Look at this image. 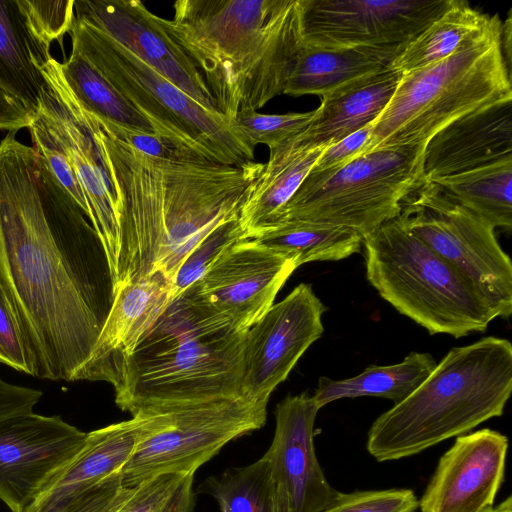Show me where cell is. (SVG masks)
<instances>
[{"label": "cell", "mask_w": 512, "mask_h": 512, "mask_svg": "<svg viewBox=\"0 0 512 512\" xmlns=\"http://www.w3.org/2000/svg\"><path fill=\"white\" fill-rule=\"evenodd\" d=\"M15 132L0 141V287L34 377L72 381L109 314L113 280L88 218Z\"/></svg>", "instance_id": "1"}, {"label": "cell", "mask_w": 512, "mask_h": 512, "mask_svg": "<svg viewBox=\"0 0 512 512\" xmlns=\"http://www.w3.org/2000/svg\"><path fill=\"white\" fill-rule=\"evenodd\" d=\"M121 232L114 291L162 272L172 283L188 253L223 222L240 216L264 163L242 166L143 154L99 124Z\"/></svg>", "instance_id": "2"}, {"label": "cell", "mask_w": 512, "mask_h": 512, "mask_svg": "<svg viewBox=\"0 0 512 512\" xmlns=\"http://www.w3.org/2000/svg\"><path fill=\"white\" fill-rule=\"evenodd\" d=\"M302 11L303 0H178L163 25L231 121L283 94L303 45Z\"/></svg>", "instance_id": "3"}, {"label": "cell", "mask_w": 512, "mask_h": 512, "mask_svg": "<svg viewBox=\"0 0 512 512\" xmlns=\"http://www.w3.org/2000/svg\"><path fill=\"white\" fill-rule=\"evenodd\" d=\"M245 334L184 291L123 361L112 384L115 403L133 414L158 405L241 397Z\"/></svg>", "instance_id": "4"}, {"label": "cell", "mask_w": 512, "mask_h": 512, "mask_svg": "<svg viewBox=\"0 0 512 512\" xmlns=\"http://www.w3.org/2000/svg\"><path fill=\"white\" fill-rule=\"evenodd\" d=\"M512 391V345L483 337L453 347L405 400L371 425L367 450L377 461L409 457L503 414Z\"/></svg>", "instance_id": "5"}, {"label": "cell", "mask_w": 512, "mask_h": 512, "mask_svg": "<svg viewBox=\"0 0 512 512\" xmlns=\"http://www.w3.org/2000/svg\"><path fill=\"white\" fill-rule=\"evenodd\" d=\"M502 22L487 23L447 58L406 74L386 108L371 124L364 153L397 145L427 143L458 118L512 100L511 73L501 49Z\"/></svg>", "instance_id": "6"}, {"label": "cell", "mask_w": 512, "mask_h": 512, "mask_svg": "<svg viewBox=\"0 0 512 512\" xmlns=\"http://www.w3.org/2000/svg\"><path fill=\"white\" fill-rule=\"evenodd\" d=\"M366 277L399 313L430 334L483 332L496 311L456 268L413 235L399 215L363 238Z\"/></svg>", "instance_id": "7"}, {"label": "cell", "mask_w": 512, "mask_h": 512, "mask_svg": "<svg viewBox=\"0 0 512 512\" xmlns=\"http://www.w3.org/2000/svg\"><path fill=\"white\" fill-rule=\"evenodd\" d=\"M78 49L153 124L157 134L204 159L242 166L253 147L220 113L205 109L162 74L96 27L75 18Z\"/></svg>", "instance_id": "8"}, {"label": "cell", "mask_w": 512, "mask_h": 512, "mask_svg": "<svg viewBox=\"0 0 512 512\" xmlns=\"http://www.w3.org/2000/svg\"><path fill=\"white\" fill-rule=\"evenodd\" d=\"M425 145L384 147L337 170L310 172L277 223L298 219L331 224L365 238L398 217L404 200L425 181Z\"/></svg>", "instance_id": "9"}, {"label": "cell", "mask_w": 512, "mask_h": 512, "mask_svg": "<svg viewBox=\"0 0 512 512\" xmlns=\"http://www.w3.org/2000/svg\"><path fill=\"white\" fill-rule=\"evenodd\" d=\"M267 404L234 397L137 410L138 440L120 470L122 484L132 488L160 474H195L226 444L262 428Z\"/></svg>", "instance_id": "10"}, {"label": "cell", "mask_w": 512, "mask_h": 512, "mask_svg": "<svg viewBox=\"0 0 512 512\" xmlns=\"http://www.w3.org/2000/svg\"><path fill=\"white\" fill-rule=\"evenodd\" d=\"M400 216L425 242L487 299L498 317L512 313V264L495 228L425 180L403 202Z\"/></svg>", "instance_id": "11"}, {"label": "cell", "mask_w": 512, "mask_h": 512, "mask_svg": "<svg viewBox=\"0 0 512 512\" xmlns=\"http://www.w3.org/2000/svg\"><path fill=\"white\" fill-rule=\"evenodd\" d=\"M60 64L51 57L42 68L45 87L38 109L54 127L81 187L87 207L86 217L101 241L115 286L121 232L113 182L98 137L99 123L75 99L64 80Z\"/></svg>", "instance_id": "12"}, {"label": "cell", "mask_w": 512, "mask_h": 512, "mask_svg": "<svg viewBox=\"0 0 512 512\" xmlns=\"http://www.w3.org/2000/svg\"><path fill=\"white\" fill-rule=\"evenodd\" d=\"M455 0H303L306 46L368 48L395 58Z\"/></svg>", "instance_id": "13"}, {"label": "cell", "mask_w": 512, "mask_h": 512, "mask_svg": "<svg viewBox=\"0 0 512 512\" xmlns=\"http://www.w3.org/2000/svg\"><path fill=\"white\" fill-rule=\"evenodd\" d=\"M325 311L312 286L301 283L246 331L241 397L268 403L275 388L322 336Z\"/></svg>", "instance_id": "14"}, {"label": "cell", "mask_w": 512, "mask_h": 512, "mask_svg": "<svg viewBox=\"0 0 512 512\" xmlns=\"http://www.w3.org/2000/svg\"><path fill=\"white\" fill-rule=\"evenodd\" d=\"M297 268L293 258L254 239H241L226 248L185 291L234 329L244 332L270 309Z\"/></svg>", "instance_id": "15"}, {"label": "cell", "mask_w": 512, "mask_h": 512, "mask_svg": "<svg viewBox=\"0 0 512 512\" xmlns=\"http://www.w3.org/2000/svg\"><path fill=\"white\" fill-rule=\"evenodd\" d=\"M86 432L33 412L0 422V499L25 512L82 448Z\"/></svg>", "instance_id": "16"}, {"label": "cell", "mask_w": 512, "mask_h": 512, "mask_svg": "<svg viewBox=\"0 0 512 512\" xmlns=\"http://www.w3.org/2000/svg\"><path fill=\"white\" fill-rule=\"evenodd\" d=\"M74 12L77 20L126 47L205 109L220 113L192 59L167 32L163 18L141 1L74 0Z\"/></svg>", "instance_id": "17"}, {"label": "cell", "mask_w": 512, "mask_h": 512, "mask_svg": "<svg viewBox=\"0 0 512 512\" xmlns=\"http://www.w3.org/2000/svg\"><path fill=\"white\" fill-rule=\"evenodd\" d=\"M320 410L313 395H288L275 409V432L264 454L279 512H321L339 494L321 469L314 447Z\"/></svg>", "instance_id": "18"}, {"label": "cell", "mask_w": 512, "mask_h": 512, "mask_svg": "<svg viewBox=\"0 0 512 512\" xmlns=\"http://www.w3.org/2000/svg\"><path fill=\"white\" fill-rule=\"evenodd\" d=\"M508 438L489 428L466 433L439 459L419 500L421 512H481L504 480Z\"/></svg>", "instance_id": "19"}, {"label": "cell", "mask_w": 512, "mask_h": 512, "mask_svg": "<svg viewBox=\"0 0 512 512\" xmlns=\"http://www.w3.org/2000/svg\"><path fill=\"white\" fill-rule=\"evenodd\" d=\"M171 301V282L160 271L117 286L109 314L72 381L113 384L125 358Z\"/></svg>", "instance_id": "20"}, {"label": "cell", "mask_w": 512, "mask_h": 512, "mask_svg": "<svg viewBox=\"0 0 512 512\" xmlns=\"http://www.w3.org/2000/svg\"><path fill=\"white\" fill-rule=\"evenodd\" d=\"M512 155V100L485 106L451 122L425 145V180L434 181Z\"/></svg>", "instance_id": "21"}, {"label": "cell", "mask_w": 512, "mask_h": 512, "mask_svg": "<svg viewBox=\"0 0 512 512\" xmlns=\"http://www.w3.org/2000/svg\"><path fill=\"white\" fill-rule=\"evenodd\" d=\"M400 78L401 73L388 65L326 93L299 139L310 146H329L372 124L388 105Z\"/></svg>", "instance_id": "22"}, {"label": "cell", "mask_w": 512, "mask_h": 512, "mask_svg": "<svg viewBox=\"0 0 512 512\" xmlns=\"http://www.w3.org/2000/svg\"><path fill=\"white\" fill-rule=\"evenodd\" d=\"M327 146H310L298 134L270 148L269 158L250 185L239 222L252 239L279 221L281 215Z\"/></svg>", "instance_id": "23"}, {"label": "cell", "mask_w": 512, "mask_h": 512, "mask_svg": "<svg viewBox=\"0 0 512 512\" xmlns=\"http://www.w3.org/2000/svg\"><path fill=\"white\" fill-rule=\"evenodd\" d=\"M140 423L137 417L88 432L70 463L46 486L25 512L52 500L97 485L115 474L128 461L136 446Z\"/></svg>", "instance_id": "24"}, {"label": "cell", "mask_w": 512, "mask_h": 512, "mask_svg": "<svg viewBox=\"0 0 512 512\" xmlns=\"http://www.w3.org/2000/svg\"><path fill=\"white\" fill-rule=\"evenodd\" d=\"M50 47L28 28L16 0H0V90L35 114L45 87Z\"/></svg>", "instance_id": "25"}, {"label": "cell", "mask_w": 512, "mask_h": 512, "mask_svg": "<svg viewBox=\"0 0 512 512\" xmlns=\"http://www.w3.org/2000/svg\"><path fill=\"white\" fill-rule=\"evenodd\" d=\"M394 59L392 54L375 49L331 50L303 43L290 64L283 94L322 97L350 81L381 70Z\"/></svg>", "instance_id": "26"}, {"label": "cell", "mask_w": 512, "mask_h": 512, "mask_svg": "<svg viewBox=\"0 0 512 512\" xmlns=\"http://www.w3.org/2000/svg\"><path fill=\"white\" fill-rule=\"evenodd\" d=\"M436 364L427 352H411L399 363L370 365L351 378L320 377L313 397L320 409L339 399L363 396L389 399L396 405L426 380Z\"/></svg>", "instance_id": "27"}, {"label": "cell", "mask_w": 512, "mask_h": 512, "mask_svg": "<svg viewBox=\"0 0 512 512\" xmlns=\"http://www.w3.org/2000/svg\"><path fill=\"white\" fill-rule=\"evenodd\" d=\"M432 182L494 228L511 229L512 155Z\"/></svg>", "instance_id": "28"}, {"label": "cell", "mask_w": 512, "mask_h": 512, "mask_svg": "<svg viewBox=\"0 0 512 512\" xmlns=\"http://www.w3.org/2000/svg\"><path fill=\"white\" fill-rule=\"evenodd\" d=\"M60 66L64 80L79 105L100 123L157 134L151 121L120 94L78 49L72 47L69 58Z\"/></svg>", "instance_id": "29"}, {"label": "cell", "mask_w": 512, "mask_h": 512, "mask_svg": "<svg viewBox=\"0 0 512 512\" xmlns=\"http://www.w3.org/2000/svg\"><path fill=\"white\" fill-rule=\"evenodd\" d=\"M252 239L293 258L298 267L315 261H339L363 246V237L353 230L298 219L276 223Z\"/></svg>", "instance_id": "30"}, {"label": "cell", "mask_w": 512, "mask_h": 512, "mask_svg": "<svg viewBox=\"0 0 512 512\" xmlns=\"http://www.w3.org/2000/svg\"><path fill=\"white\" fill-rule=\"evenodd\" d=\"M488 20L489 16L467 2L455 0L447 11L405 47L390 66L406 74L435 64L455 52Z\"/></svg>", "instance_id": "31"}, {"label": "cell", "mask_w": 512, "mask_h": 512, "mask_svg": "<svg viewBox=\"0 0 512 512\" xmlns=\"http://www.w3.org/2000/svg\"><path fill=\"white\" fill-rule=\"evenodd\" d=\"M198 492L211 495L221 512H279L265 455L249 465L208 478Z\"/></svg>", "instance_id": "32"}, {"label": "cell", "mask_w": 512, "mask_h": 512, "mask_svg": "<svg viewBox=\"0 0 512 512\" xmlns=\"http://www.w3.org/2000/svg\"><path fill=\"white\" fill-rule=\"evenodd\" d=\"M193 473L160 474L134 486L116 512H192Z\"/></svg>", "instance_id": "33"}, {"label": "cell", "mask_w": 512, "mask_h": 512, "mask_svg": "<svg viewBox=\"0 0 512 512\" xmlns=\"http://www.w3.org/2000/svg\"><path fill=\"white\" fill-rule=\"evenodd\" d=\"M247 239L239 216L231 218L203 238L184 258L171 283V300L198 281L212 263L235 242Z\"/></svg>", "instance_id": "34"}, {"label": "cell", "mask_w": 512, "mask_h": 512, "mask_svg": "<svg viewBox=\"0 0 512 512\" xmlns=\"http://www.w3.org/2000/svg\"><path fill=\"white\" fill-rule=\"evenodd\" d=\"M313 111L286 114H238L230 125L253 147L265 144L273 148L302 132L310 123Z\"/></svg>", "instance_id": "35"}, {"label": "cell", "mask_w": 512, "mask_h": 512, "mask_svg": "<svg viewBox=\"0 0 512 512\" xmlns=\"http://www.w3.org/2000/svg\"><path fill=\"white\" fill-rule=\"evenodd\" d=\"M33 35L50 47L54 40L60 44L75 21L74 0L34 1L16 0Z\"/></svg>", "instance_id": "36"}, {"label": "cell", "mask_w": 512, "mask_h": 512, "mask_svg": "<svg viewBox=\"0 0 512 512\" xmlns=\"http://www.w3.org/2000/svg\"><path fill=\"white\" fill-rule=\"evenodd\" d=\"M419 500L410 489L341 493L321 512H416Z\"/></svg>", "instance_id": "37"}, {"label": "cell", "mask_w": 512, "mask_h": 512, "mask_svg": "<svg viewBox=\"0 0 512 512\" xmlns=\"http://www.w3.org/2000/svg\"><path fill=\"white\" fill-rule=\"evenodd\" d=\"M124 488L118 473L97 485L64 494L30 512H101Z\"/></svg>", "instance_id": "38"}, {"label": "cell", "mask_w": 512, "mask_h": 512, "mask_svg": "<svg viewBox=\"0 0 512 512\" xmlns=\"http://www.w3.org/2000/svg\"><path fill=\"white\" fill-rule=\"evenodd\" d=\"M0 362L34 376L23 335L13 309L0 287Z\"/></svg>", "instance_id": "39"}, {"label": "cell", "mask_w": 512, "mask_h": 512, "mask_svg": "<svg viewBox=\"0 0 512 512\" xmlns=\"http://www.w3.org/2000/svg\"><path fill=\"white\" fill-rule=\"evenodd\" d=\"M371 139V124L327 146L311 173L337 170L364 154Z\"/></svg>", "instance_id": "40"}, {"label": "cell", "mask_w": 512, "mask_h": 512, "mask_svg": "<svg viewBox=\"0 0 512 512\" xmlns=\"http://www.w3.org/2000/svg\"><path fill=\"white\" fill-rule=\"evenodd\" d=\"M42 392L36 389L7 383L0 379V422L33 412Z\"/></svg>", "instance_id": "41"}, {"label": "cell", "mask_w": 512, "mask_h": 512, "mask_svg": "<svg viewBox=\"0 0 512 512\" xmlns=\"http://www.w3.org/2000/svg\"><path fill=\"white\" fill-rule=\"evenodd\" d=\"M32 117L24 106L0 90V130L9 132L27 128Z\"/></svg>", "instance_id": "42"}, {"label": "cell", "mask_w": 512, "mask_h": 512, "mask_svg": "<svg viewBox=\"0 0 512 512\" xmlns=\"http://www.w3.org/2000/svg\"><path fill=\"white\" fill-rule=\"evenodd\" d=\"M511 10L508 12L507 19L502 24L501 27V49L503 53V57L505 63L507 65L508 70L511 73Z\"/></svg>", "instance_id": "43"}, {"label": "cell", "mask_w": 512, "mask_h": 512, "mask_svg": "<svg viewBox=\"0 0 512 512\" xmlns=\"http://www.w3.org/2000/svg\"><path fill=\"white\" fill-rule=\"evenodd\" d=\"M133 488L125 487L120 494L101 512H116V510L125 502L131 495Z\"/></svg>", "instance_id": "44"}, {"label": "cell", "mask_w": 512, "mask_h": 512, "mask_svg": "<svg viewBox=\"0 0 512 512\" xmlns=\"http://www.w3.org/2000/svg\"><path fill=\"white\" fill-rule=\"evenodd\" d=\"M481 512H512V497H507L504 501L500 502L497 506H491Z\"/></svg>", "instance_id": "45"}]
</instances>
